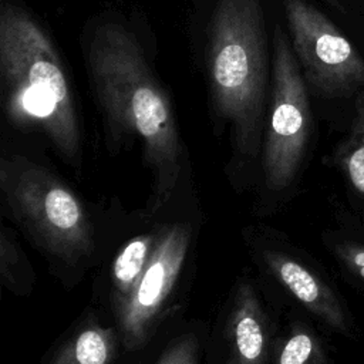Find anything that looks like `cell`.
I'll return each instance as SVG.
<instances>
[{"mask_svg":"<svg viewBox=\"0 0 364 364\" xmlns=\"http://www.w3.org/2000/svg\"><path fill=\"white\" fill-rule=\"evenodd\" d=\"M85 64L108 141L117 148L129 136L142 142L154 176L152 210L173 193L183 145L172 101L158 81L135 34L118 21L98 23L88 37Z\"/></svg>","mask_w":364,"mask_h":364,"instance_id":"1","label":"cell"},{"mask_svg":"<svg viewBox=\"0 0 364 364\" xmlns=\"http://www.w3.org/2000/svg\"><path fill=\"white\" fill-rule=\"evenodd\" d=\"M0 94L10 125L43 134L67 164L81 166V124L65 65L43 24L10 0L0 6Z\"/></svg>","mask_w":364,"mask_h":364,"instance_id":"2","label":"cell"},{"mask_svg":"<svg viewBox=\"0 0 364 364\" xmlns=\"http://www.w3.org/2000/svg\"><path fill=\"white\" fill-rule=\"evenodd\" d=\"M212 111L229 127L239 165L257 159L269 105L267 31L262 0H216L208 38Z\"/></svg>","mask_w":364,"mask_h":364,"instance_id":"3","label":"cell"},{"mask_svg":"<svg viewBox=\"0 0 364 364\" xmlns=\"http://www.w3.org/2000/svg\"><path fill=\"white\" fill-rule=\"evenodd\" d=\"M0 189L14 220L50 256L68 266L92 256L95 236L87 210L47 168L26 156H3Z\"/></svg>","mask_w":364,"mask_h":364,"instance_id":"4","label":"cell"},{"mask_svg":"<svg viewBox=\"0 0 364 364\" xmlns=\"http://www.w3.org/2000/svg\"><path fill=\"white\" fill-rule=\"evenodd\" d=\"M309 92L289 34L276 26L262 145L263 183L269 191L287 189L303 162L313 125Z\"/></svg>","mask_w":364,"mask_h":364,"instance_id":"5","label":"cell"},{"mask_svg":"<svg viewBox=\"0 0 364 364\" xmlns=\"http://www.w3.org/2000/svg\"><path fill=\"white\" fill-rule=\"evenodd\" d=\"M289 40L309 91L346 98L364 87V57L336 24L307 0H282Z\"/></svg>","mask_w":364,"mask_h":364,"instance_id":"6","label":"cell"},{"mask_svg":"<svg viewBox=\"0 0 364 364\" xmlns=\"http://www.w3.org/2000/svg\"><path fill=\"white\" fill-rule=\"evenodd\" d=\"M191 237L186 223H172L158 230L148 266L128 303L117 314L119 338L128 351L142 348L155 334L182 273Z\"/></svg>","mask_w":364,"mask_h":364,"instance_id":"7","label":"cell"},{"mask_svg":"<svg viewBox=\"0 0 364 364\" xmlns=\"http://www.w3.org/2000/svg\"><path fill=\"white\" fill-rule=\"evenodd\" d=\"M256 260L301 306L331 328L347 333L348 324L343 306L333 289L294 255L267 239L266 232H253Z\"/></svg>","mask_w":364,"mask_h":364,"instance_id":"8","label":"cell"},{"mask_svg":"<svg viewBox=\"0 0 364 364\" xmlns=\"http://www.w3.org/2000/svg\"><path fill=\"white\" fill-rule=\"evenodd\" d=\"M270 336L269 317L253 284L237 282L225 327L228 364H269Z\"/></svg>","mask_w":364,"mask_h":364,"instance_id":"9","label":"cell"},{"mask_svg":"<svg viewBox=\"0 0 364 364\" xmlns=\"http://www.w3.org/2000/svg\"><path fill=\"white\" fill-rule=\"evenodd\" d=\"M156 233L134 236L118 252L111 267V304L115 316L128 303L142 277L155 246Z\"/></svg>","mask_w":364,"mask_h":364,"instance_id":"10","label":"cell"},{"mask_svg":"<svg viewBox=\"0 0 364 364\" xmlns=\"http://www.w3.org/2000/svg\"><path fill=\"white\" fill-rule=\"evenodd\" d=\"M118 337L114 328L88 321L60 346L50 364H112Z\"/></svg>","mask_w":364,"mask_h":364,"instance_id":"11","label":"cell"},{"mask_svg":"<svg viewBox=\"0 0 364 364\" xmlns=\"http://www.w3.org/2000/svg\"><path fill=\"white\" fill-rule=\"evenodd\" d=\"M334 161L351 186L364 198V92L354 100L350 129L334 152Z\"/></svg>","mask_w":364,"mask_h":364,"instance_id":"12","label":"cell"},{"mask_svg":"<svg viewBox=\"0 0 364 364\" xmlns=\"http://www.w3.org/2000/svg\"><path fill=\"white\" fill-rule=\"evenodd\" d=\"M1 283L17 296H27L34 286V270L13 232L3 225L0 233Z\"/></svg>","mask_w":364,"mask_h":364,"instance_id":"13","label":"cell"},{"mask_svg":"<svg viewBox=\"0 0 364 364\" xmlns=\"http://www.w3.org/2000/svg\"><path fill=\"white\" fill-rule=\"evenodd\" d=\"M272 363L326 364V354L316 333L303 323H294L287 336L277 344Z\"/></svg>","mask_w":364,"mask_h":364,"instance_id":"14","label":"cell"},{"mask_svg":"<svg viewBox=\"0 0 364 364\" xmlns=\"http://www.w3.org/2000/svg\"><path fill=\"white\" fill-rule=\"evenodd\" d=\"M199 341L192 333L183 334L172 341L155 364H198Z\"/></svg>","mask_w":364,"mask_h":364,"instance_id":"15","label":"cell"},{"mask_svg":"<svg viewBox=\"0 0 364 364\" xmlns=\"http://www.w3.org/2000/svg\"><path fill=\"white\" fill-rule=\"evenodd\" d=\"M337 256L340 260L357 276L364 280V246L346 242L336 246Z\"/></svg>","mask_w":364,"mask_h":364,"instance_id":"16","label":"cell"},{"mask_svg":"<svg viewBox=\"0 0 364 364\" xmlns=\"http://www.w3.org/2000/svg\"><path fill=\"white\" fill-rule=\"evenodd\" d=\"M323 1H326L328 6H331V7H334V9H337L338 11H341V13H344V7H343V4L338 1V0H323Z\"/></svg>","mask_w":364,"mask_h":364,"instance_id":"17","label":"cell"}]
</instances>
